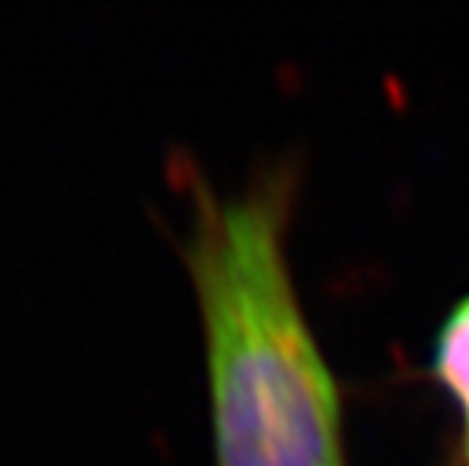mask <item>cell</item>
Returning a JSON list of instances; mask_svg holds the SVG:
<instances>
[{
    "label": "cell",
    "instance_id": "obj_1",
    "mask_svg": "<svg viewBox=\"0 0 469 466\" xmlns=\"http://www.w3.org/2000/svg\"><path fill=\"white\" fill-rule=\"evenodd\" d=\"M185 266L203 325L215 466H349L340 388L291 275L288 170L194 185Z\"/></svg>",
    "mask_w": 469,
    "mask_h": 466
},
{
    "label": "cell",
    "instance_id": "obj_2",
    "mask_svg": "<svg viewBox=\"0 0 469 466\" xmlns=\"http://www.w3.org/2000/svg\"><path fill=\"white\" fill-rule=\"evenodd\" d=\"M430 373L461 409V466H469V297L457 303L436 330Z\"/></svg>",
    "mask_w": 469,
    "mask_h": 466
}]
</instances>
